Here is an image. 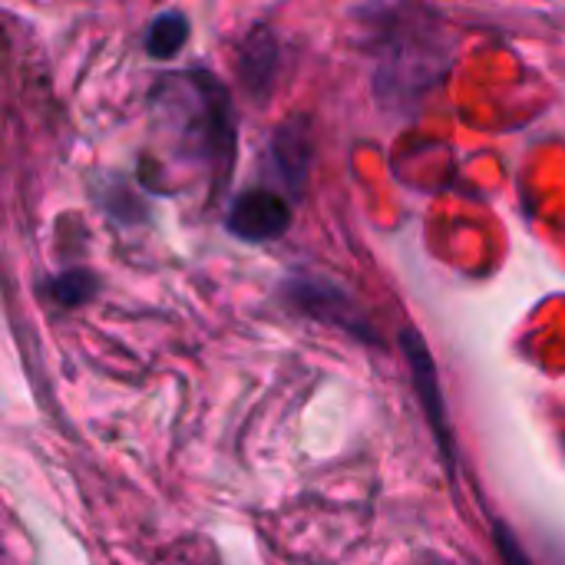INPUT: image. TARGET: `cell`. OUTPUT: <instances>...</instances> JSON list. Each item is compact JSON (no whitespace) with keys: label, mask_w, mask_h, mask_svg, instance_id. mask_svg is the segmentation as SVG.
Masks as SVG:
<instances>
[{"label":"cell","mask_w":565,"mask_h":565,"mask_svg":"<svg viewBox=\"0 0 565 565\" xmlns=\"http://www.w3.org/2000/svg\"><path fill=\"white\" fill-rule=\"evenodd\" d=\"M288 225H291V205L285 202V195H278L275 189H265V185H252V189L238 192L225 215V228L245 242L278 238L288 232Z\"/></svg>","instance_id":"cell-1"},{"label":"cell","mask_w":565,"mask_h":565,"mask_svg":"<svg viewBox=\"0 0 565 565\" xmlns=\"http://www.w3.org/2000/svg\"><path fill=\"white\" fill-rule=\"evenodd\" d=\"M404 354L411 361V377L417 384V394H420V404H424V414L434 427V437L437 444L444 447L447 454V463H450V473L457 470V460H454V440L447 434V407H444V397H440V384H437V367H434V358L427 351V344L420 341L417 331H404Z\"/></svg>","instance_id":"cell-2"},{"label":"cell","mask_w":565,"mask_h":565,"mask_svg":"<svg viewBox=\"0 0 565 565\" xmlns=\"http://www.w3.org/2000/svg\"><path fill=\"white\" fill-rule=\"evenodd\" d=\"M185 40H189V17L182 10H162L159 17H152L146 30V53L166 60L175 56Z\"/></svg>","instance_id":"cell-3"},{"label":"cell","mask_w":565,"mask_h":565,"mask_svg":"<svg viewBox=\"0 0 565 565\" xmlns=\"http://www.w3.org/2000/svg\"><path fill=\"white\" fill-rule=\"evenodd\" d=\"M43 288H46V295H50L60 308H76V305H86V301L96 295L99 278H96L89 268H70V271L53 275Z\"/></svg>","instance_id":"cell-4"},{"label":"cell","mask_w":565,"mask_h":565,"mask_svg":"<svg viewBox=\"0 0 565 565\" xmlns=\"http://www.w3.org/2000/svg\"><path fill=\"white\" fill-rule=\"evenodd\" d=\"M493 536H497V546H500V556H503V565H533L530 556L523 553L520 540L510 533L507 523H493Z\"/></svg>","instance_id":"cell-5"}]
</instances>
